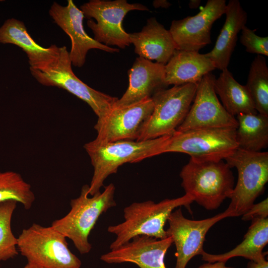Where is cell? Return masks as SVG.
Wrapping results in <instances>:
<instances>
[{"mask_svg": "<svg viewBox=\"0 0 268 268\" xmlns=\"http://www.w3.org/2000/svg\"><path fill=\"white\" fill-rule=\"evenodd\" d=\"M250 268H268V262L266 259L258 263H252Z\"/></svg>", "mask_w": 268, "mask_h": 268, "instance_id": "4dcf8cb0", "label": "cell"}, {"mask_svg": "<svg viewBox=\"0 0 268 268\" xmlns=\"http://www.w3.org/2000/svg\"><path fill=\"white\" fill-rule=\"evenodd\" d=\"M131 44L139 57L165 65L177 50L169 30L155 17L147 19L140 32L129 33Z\"/></svg>", "mask_w": 268, "mask_h": 268, "instance_id": "ac0fdd59", "label": "cell"}, {"mask_svg": "<svg viewBox=\"0 0 268 268\" xmlns=\"http://www.w3.org/2000/svg\"><path fill=\"white\" fill-rule=\"evenodd\" d=\"M240 41L245 47L246 52L257 55L268 56V36H259L245 25L241 30Z\"/></svg>", "mask_w": 268, "mask_h": 268, "instance_id": "83f0119b", "label": "cell"}, {"mask_svg": "<svg viewBox=\"0 0 268 268\" xmlns=\"http://www.w3.org/2000/svg\"><path fill=\"white\" fill-rule=\"evenodd\" d=\"M198 84L188 83L161 90L151 97L153 110L137 141L168 135L176 131L188 114Z\"/></svg>", "mask_w": 268, "mask_h": 268, "instance_id": "9c48e42d", "label": "cell"}, {"mask_svg": "<svg viewBox=\"0 0 268 268\" xmlns=\"http://www.w3.org/2000/svg\"><path fill=\"white\" fill-rule=\"evenodd\" d=\"M153 5L155 7H164L167 8L171 5V4L167 0H155L153 2Z\"/></svg>", "mask_w": 268, "mask_h": 268, "instance_id": "1f68e13d", "label": "cell"}, {"mask_svg": "<svg viewBox=\"0 0 268 268\" xmlns=\"http://www.w3.org/2000/svg\"><path fill=\"white\" fill-rule=\"evenodd\" d=\"M226 263L222 262H216L214 263L207 262L198 268H234L226 266Z\"/></svg>", "mask_w": 268, "mask_h": 268, "instance_id": "f546056e", "label": "cell"}, {"mask_svg": "<svg viewBox=\"0 0 268 268\" xmlns=\"http://www.w3.org/2000/svg\"><path fill=\"white\" fill-rule=\"evenodd\" d=\"M35 200L31 185L18 173L0 170V203L9 200L20 202L29 209Z\"/></svg>", "mask_w": 268, "mask_h": 268, "instance_id": "484cf974", "label": "cell"}, {"mask_svg": "<svg viewBox=\"0 0 268 268\" xmlns=\"http://www.w3.org/2000/svg\"><path fill=\"white\" fill-rule=\"evenodd\" d=\"M225 0H208L195 16L172 21L169 30L179 50L199 52L211 43L213 23L225 14Z\"/></svg>", "mask_w": 268, "mask_h": 268, "instance_id": "5bb4252c", "label": "cell"}, {"mask_svg": "<svg viewBox=\"0 0 268 268\" xmlns=\"http://www.w3.org/2000/svg\"><path fill=\"white\" fill-rule=\"evenodd\" d=\"M89 185L82 186L79 196L71 200V209L64 217L54 220V229L70 239L81 254L88 253L92 248L89 235L100 216L116 205L115 187L111 183L102 192L89 197Z\"/></svg>", "mask_w": 268, "mask_h": 268, "instance_id": "277c9868", "label": "cell"}, {"mask_svg": "<svg viewBox=\"0 0 268 268\" xmlns=\"http://www.w3.org/2000/svg\"><path fill=\"white\" fill-rule=\"evenodd\" d=\"M229 217L230 214L224 211L212 217L193 220L184 216L181 208L173 211L168 218L169 227L166 232L167 236L172 238L176 248L175 268H186L194 257L201 255L209 229L217 222Z\"/></svg>", "mask_w": 268, "mask_h": 268, "instance_id": "4fadbf2b", "label": "cell"}, {"mask_svg": "<svg viewBox=\"0 0 268 268\" xmlns=\"http://www.w3.org/2000/svg\"><path fill=\"white\" fill-rule=\"evenodd\" d=\"M23 268H41L31 264L27 263Z\"/></svg>", "mask_w": 268, "mask_h": 268, "instance_id": "836d02e7", "label": "cell"}, {"mask_svg": "<svg viewBox=\"0 0 268 268\" xmlns=\"http://www.w3.org/2000/svg\"><path fill=\"white\" fill-rule=\"evenodd\" d=\"M69 53L66 46L59 47L57 57L40 69L30 68L32 75L40 84L64 89L86 102L99 120L114 106L118 98L96 90L80 80L71 67Z\"/></svg>", "mask_w": 268, "mask_h": 268, "instance_id": "ba28073f", "label": "cell"}, {"mask_svg": "<svg viewBox=\"0 0 268 268\" xmlns=\"http://www.w3.org/2000/svg\"><path fill=\"white\" fill-rule=\"evenodd\" d=\"M268 243V218H256L252 223L243 241L234 249L225 253L211 254L204 251L201 256L206 262L226 263L231 258L242 257L258 263L266 259V253L263 252Z\"/></svg>", "mask_w": 268, "mask_h": 268, "instance_id": "7402d4cb", "label": "cell"}, {"mask_svg": "<svg viewBox=\"0 0 268 268\" xmlns=\"http://www.w3.org/2000/svg\"><path fill=\"white\" fill-rule=\"evenodd\" d=\"M49 13L54 22L71 40V50L68 53L73 66L78 67H82L87 53L91 49H99L112 53L119 52V49L98 42L87 35L83 28L84 14L72 0H68L66 6L54 2Z\"/></svg>", "mask_w": 268, "mask_h": 268, "instance_id": "9a60e30c", "label": "cell"}, {"mask_svg": "<svg viewBox=\"0 0 268 268\" xmlns=\"http://www.w3.org/2000/svg\"><path fill=\"white\" fill-rule=\"evenodd\" d=\"M129 86L114 106L129 105L150 98L157 92L166 89L165 65L137 58L128 71Z\"/></svg>", "mask_w": 268, "mask_h": 268, "instance_id": "e0dca14e", "label": "cell"}, {"mask_svg": "<svg viewBox=\"0 0 268 268\" xmlns=\"http://www.w3.org/2000/svg\"><path fill=\"white\" fill-rule=\"evenodd\" d=\"M258 113L268 116V67L264 56L257 55L245 85Z\"/></svg>", "mask_w": 268, "mask_h": 268, "instance_id": "d4e9b609", "label": "cell"}, {"mask_svg": "<svg viewBox=\"0 0 268 268\" xmlns=\"http://www.w3.org/2000/svg\"><path fill=\"white\" fill-rule=\"evenodd\" d=\"M236 129L232 128L175 131L167 138L158 155L180 152L200 160H224L238 148Z\"/></svg>", "mask_w": 268, "mask_h": 268, "instance_id": "52a82bcc", "label": "cell"}, {"mask_svg": "<svg viewBox=\"0 0 268 268\" xmlns=\"http://www.w3.org/2000/svg\"><path fill=\"white\" fill-rule=\"evenodd\" d=\"M17 202L9 200L0 203V262L18 255L17 238L11 230V221Z\"/></svg>", "mask_w": 268, "mask_h": 268, "instance_id": "4316f807", "label": "cell"}, {"mask_svg": "<svg viewBox=\"0 0 268 268\" xmlns=\"http://www.w3.org/2000/svg\"><path fill=\"white\" fill-rule=\"evenodd\" d=\"M236 139L238 148L260 152L268 145V116L257 114H240L236 116Z\"/></svg>", "mask_w": 268, "mask_h": 268, "instance_id": "cb8c5ba5", "label": "cell"}, {"mask_svg": "<svg viewBox=\"0 0 268 268\" xmlns=\"http://www.w3.org/2000/svg\"><path fill=\"white\" fill-rule=\"evenodd\" d=\"M153 110L151 98L129 105L113 106L94 128L93 141L103 143L121 140H136Z\"/></svg>", "mask_w": 268, "mask_h": 268, "instance_id": "8fae6325", "label": "cell"}, {"mask_svg": "<svg viewBox=\"0 0 268 268\" xmlns=\"http://www.w3.org/2000/svg\"><path fill=\"white\" fill-rule=\"evenodd\" d=\"M194 201L190 196L172 199H165L158 203L152 201L133 202L124 209V221L115 225L109 226V233L116 235L111 244V250L129 242L137 236H147L162 239L167 235L164 226L172 212L177 207L184 206L189 210Z\"/></svg>", "mask_w": 268, "mask_h": 268, "instance_id": "6da1fadb", "label": "cell"}, {"mask_svg": "<svg viewBox=\"0 0 268 268\" xmlns=\"http://www.w3.org/2000/svg\"><path fill=\"white\" fill-rule=\"evenodd\" d=\"M213 87L226 111L235 117L240 114H257L253 102L245 85L237 81L226 68L214 80Z\"/></svg>", "mask_w": 268, "mask_h": 268, "instance_id": "603a6c76", "label": "cell"}, {"mask_svg": "<svg viewBox=\"0 0 268 268\" xmlns=\"http://www.w3.org/2000/svg\"><path fill=\"white\" fill-rule=\"evenodd\" d=\"M172 243V238L170 236L159 239L137 236L102 255L100 259L108 264L133 263L139 268H167L164 257Z\"/></svg>", "mask_w": 268, "mask_h": 268, "instance_id": "2e32d148", "label": "cell"}, {"mask_svg": "<svg viewBox=\"0 0 268 268\" xmlns=\"http://www.w3.org/2000/svg\"><path fill=\"white\" fill-rule=\"evenodd\" d=\"M215 68L205 54L176 50L165 65V82L167 86L198 84L205 74Z\"/></svg>", "mask_w": 268, "mask_h": 268, "instance_id": "44dd1931", "label": "cell"}, {"mask_svg": "<svg viewBox=\"0 0 268 268\" xmlns=\"http://www.w3.org/2000/svg\"><path fill=\"white\" fill-rule=\"evenodd\" d=\"M87 24L94 34L93 39L104 45L124 49L131 44L129 33L123 26V21L132 10L148 11L145 5L130 3L126 0H90L80 7Z\"/></svg>", "mask_w": 268, "mask_h": 268, "instance_id": "30bf717a", "label": "cell"}, {"mask_svg": "<svg viewBox=\"0 0 268 268\" xmlns=\"http://www.w3.org/2000/svg\"><path fill=\"white\" fill-rule=\"evenodd\" d=\"M225 160L238 172V180L225 210L230 217L243 215L254 203L268 181V152L237 148Z\"/></svg>", "mask_w": 268, "mask_h": 268, "instance_id": "8992f818", "label": "cell"}, {"mask_svg": "<svg viewBox=\"0 0 268 268\" xmlns=\"http://www.w3.org/2000/svg\"><path fill=\"white\" fill-rule=\"evenodd\" d=\"M215 76L211 72L205 74L198 83L197 90L189 111L176 131L209 128L236 129L237 122L219 102L213 87Z\"/></svg>", "mask_w": 268, "mask_h": 268, "instance_id": "7c38bea8", "label": "cell"}, {"mask_svg": "<svg viewBox=\"0 0 268 268\" xmlns=\"http://www.w3.org/2000/svg\"><path fill=\"white\" fill-rule=\"evenodd\" d=\"M201 1L200 0H191L189 3V6L192 9L197 8L199 6Z\"/></svg>", "mask_w": 268, "mask_h": 268, "instance_id": "d6a6232c", "label": "cell"}, {"mask_svg": "<svg viewBox=\"0 0 268 268\" xmlns=\"http://www.w3.org/2000/svg\"><path fill=\"white\" fill-rule=\"evenodd\" d=\"M180 176L185 194L207 210L218 208L230 198L234 188L231 168L223 160H200L190 158Z\"/></svg>", "mask_w": 268, "mask_h": 268, "instance_id": "7a4b0ae2", "label": "cell"}, {"mask_svg": "<svg viewBox=\"0 0 268 268\" xmlns=\"http://www.w3.org/2000/svg\"><path fill=\"white\" fill-rule=\"evenodd\" d=\"M66 238L51 226L33 223L23 229L17 248L28 263L41 268H80L81 262L68 248Z\"/></svg>", "mask_w": 268, "mask_h": 268, "instance_id": "5b68a950", "label": "cell"}, {"mask_svg": "<svg viewBox=\"0 0 268 268\" xmlns=\"http://www.w3.org/2000/svg\"><path fill=\"white\" fill-rule=\"evenodd\" d=\"M224 25L212 50L204 54L221 70L227 68L235 49L237 36L246 25L248 15L238 0H230L226 5Z\"/></svg>", "mask_w": 268, "mask_h": 268, "instance_id": "d6986e66", "label": "cell"}, {"mask_svg": "<svg viewBox=\"0 0 268 268\" xmlns=\"http://www.w3.org/2000/svg\"><path fill=\"white\" fill-rule=\"evenodd\" d=\"M268 215V199L256 203L252 206L242 215V219L248 221L256 218H267Z\"/></svg>", "mask_w": 268, "mask_h": 268, "instance_id": "f1b7e54d", "label": "cell"}, {"mask_svg": "<svg viewBox=\"0 0 268 268\" xmlns=\"http://www.w3.org/2000/svg\"><path fill=\"white\" fill-rule=\"evenodd\" d=\"M0 43L20 47L26 53L30 68H41L57 57L59 47L52 45L44 48L37 44L27 31L24 23L16 18L6 19L0 27Z\"/></svg>", "mask_w": 268, "mask_h": 268, "instance_id": "ffe728a7", "label": "cell"}, {"mask_svg": "<svg viewBox=\"0 0 268 268\" xmlns=\"http://www.w3.org/2000/svg\"><path fill=\"white\" fill-rule=\"evenodd\" d=\"M166 137L167 135L140 141L121 140L99 143L92 140L85 143L84 148L93 167L89 195L92 196L100 192L106 178L116 173L123 164L138 162L158 155Z\"/></svg>", "mask_w": 268, "mask_h": 268, "instance_id": "3957f363", "label": "cell"}]
</instances>
